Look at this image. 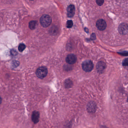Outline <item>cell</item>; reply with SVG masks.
Here are the masks:
<instances>
[{
    "instance_id": "1",
    "label": "cell",
    "mask_w": 128,
    "mask_h": 128,
    "mask_svg": "<svg viewBox=\"0 0 128 128\" xmlns=\"http://www.w3.org/2000/svg\"><path fill=\"white\" fill-rule=\"evenodd\" d=\"M52 19L51 17L48 15H44L40 19V23L43 27H48L51 24Z\"/></svg>"
},
{
    "instance_id": "2",
    "label": "cell",
    "mask_w": 128,
    "mask_h": 128,
    "mask_svg": "<svg viewBox=\"0 0 128 128\" xmlns=\"http://www.w3.org/2000/svg\"><path fill=\"white\" fill-rule=\"evenodd\" d=\"M48 73V69L45 66H41L38 68L36 72V76L41 78L43 79L47 76Z\"/></svg>"
},
{
    "instance_id": "3",
    "label": "cell",
    "mask_w": 128,
    "mask_h": 128,
    "mask_svg": "<svg viewBox=\"0 0 128 128\" xmlns=\"http://www.w3.org/2000/svg\"><path fill=\"white\" fill-rule=\"evenodd\" d=\"M82 68L84 72H89L92 70L93 68V64L92 61L90 60H85L82 63Z\"/></svg>"
},
{
    "instance_id": "4",
    "label": "cell",
    "mask_w": 128,
    "mask_h": 128,
    "mask_svg": "<svg viewBox=\"0 0 128 128\" xmlns=\"http://www.w3.org/2000/svg\"><path fill=\"white\" fill-rule=\"evenodd\" d=\"M97 108L96 102L91 101L90 102L87 106V109L88 111L90 113H94L96 111Z\"/></svg>"
},
{
    "instance_id": "5",
    "label": "cell",
    "mask_w": 128,
    "mask_h": 128,
    "mask_svg": "<svg viewBox=\"0 0 128 128\" xmlns=\"http://www.w3.org/2000/svg\"><path fill=\"white\" fill-rule=\"evenodd\" d=\"M96 26L99 30H104L106 28V22L103 19H99L96 22Z\"/></svg>"
},
{
    "instance_id": "6",
    "label": "cell",
    "mask_w": 128,
    "mask_h": 128,
    "mask_svg": "<svg viewBox=\"0 0 128 128\" xmlns=\"http://www.w3.org/2000/svg\"><path fill=\"white\" fill-rule=\"evenodd\" d=\"M77 61V57L74 54H68L66 58V61L70 64H73L75 63Z\"/></svg>"
},
{
    "instance_id": "7",
    "label": "cell",
    "mask_w": 128,
    "mask_h": 128,
    "mask_svg": "<svg viewBox=\"0 0 128 128\" xmlns=\"http://www.w3.org/2000/svg\"><path fill=\"white\" fill-rule=\"evenodd\" d=\"M75 13V8L73 5H70L67 8V15L68 18H72L74 16Z\"/></svg>"
},
{
    "instance_id": "8",
    "label": "cell",
    "mask_w": 128,
    "mask_h": 128,
    "mask_svg": "<svg viewBox=\"0 0 128 128\" xmlns=\"http://www.w3.org/2000/svg\"><path fill=\"white\" fill-rule=\"evenodd\" d=\"M128 26L126 24H121L118 28V31L121 34L125 35L128 32Z\"/></svg>"
},
{
    "instance_id": "9",
    "label": "cell",
    "mask_w": 128,
    "mask_h": 128,
    "mask_svg": "<svg viewBox=\"0 0 128 128\" xmlns=\"http://www.w3.org/2000/svg\"><path fill=\"white\" fill-rule=\"evenodd\" d=\"M106 65L104 62L100 61L96 65V68L97 72L99 73H102L106 68Z\"/></svg>"
},
{
    "instance_id": "10",
    "label": "cell",
    "mask_w": 128,
    "mask_h": 128,
    "mask_svg": "<svg viewBox=\"0 0 128 128\" xmlns=\"http://www.w3.org/2000/svg\"><path fill=\"white\" fill-rule=\"evenodd\" d=\"M40 114L37 111H34L33 112L32 114V120L34 124H37L38 122L40 120Z\"/></svg>"
},
{
    "instance_id": "11",
    "label": "cell",
    "mask_w": 128,
    "mask_h": 128,
    "mask_svg": "<svg viewBox=\"0 0 128 128\" xmlns=\"http://www.w3.org/2000/svg\"><path fill=\"white\" fill-rule=\"evenodd\" d=\"M36 24L37 22L36 21H31L29 23V28L30 30H34L36 28Z\"/></svg>"
},
{
    "instance_id": "12",
    "label": "cell",
    "mask_w": 128,
    "mask_h": 128,
    "mask_svg": "<svg viewBox=\"0 0 128 128\" xmlns=\"http://www.w3.org/2000/svg\"><path fill=\"white\" fill-rule=\"evenodd\" d=\"M72 82L70 79L66 80L65 82V86L66 88H69L72 87Z\"/></svg>"
},
{
    "instance_id": "13",
    "label": "cell",
    "mask_w": 128,
    "mask_h": 128,
    "mask_svg": "<svg viewBox=\"0 0 128 128\" xmlns=\"http://www.w3.org/2000/svg\"><path fill=\"white\" fill-rule=\"evenodd\" d=\"M26 48V46L24 44H20L18 47V50L20 52H22Z\"/></svg>"
},
{
    "instance_id": "14",
    "label": "cell",
    "mask_w": 128,
    "mask_h": 128,
    "mask_svg": "<svg viewBox=\"0 0 128 128\" xmlns=\"http://www.w3.org/2000/svg\"><path fill=\"white\" fill-rule=\"evenodd\" d=\"M73 23L72 22V21L71 20H68L67 22L66 23V26L67 28H71L73 26Z\"/></svg>"
},
{
    "instance_id": "15",
    "label": "cell",
    "mask_w": 128,
    "mask_h": 128,
    "mask_svg": "<svg viewBox=\"0 0 128 128\" xmlns=\"http://www.w3.org/2000/svg\"><path fill=\"white\" fill-rule=\"evenodd\" d=\"M122 65L124 66H128V58L124 60L122 62Z\"/></svg>"
},
{
    "instance_id": "16",
    "label": "cell",
    "mask_w": 128,
    "mask_h": 128,
    "mask_svg": "<svg viewBox=\"0 0 128 128\" xmlns=\"http://www.w3.org/2000/svg\"><path fill=\"white\" fill-rule=\"evenodd\" d=\"M96 2L98 6H101L103 4L104 1L103 0H96Z\"/></svg>"
},
{
    "instance_id": "17",
    "label": "cell",
    "mask_w": 128,
    "mask_h": 128,
    "mask_svg": "<svg viewBox=\"0 0 128 128\" xmlns=\"http://www.w3.org/2000/svg\"><path fill=\"white\" fill-rule=\"evenodd\" d=\"M120 54L124 56H128V52H123L119 53Z\"/></svg>"
},
{
    "instance_id": "18",
    "label": "cell",
    "mask_w": 128,
    "mask_h": 128,
    "mask_svg": "<svg viewBox=\"0 0 128 128\" xmlns=\"http://www.w3.org/2000/svg\"><path fill=\"white\" fill-rule=\"evenodd\" d=\"M127 102H128V98H127Z\"/></svg>"
}]
</instances>
